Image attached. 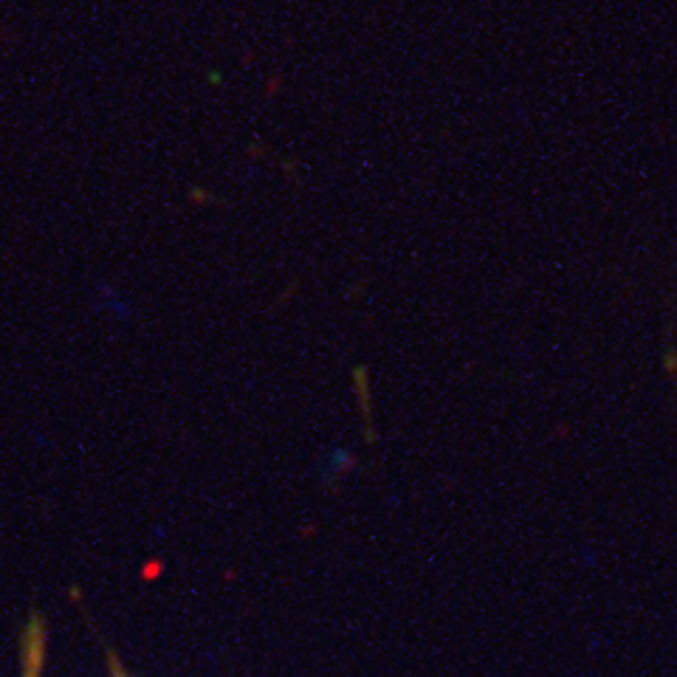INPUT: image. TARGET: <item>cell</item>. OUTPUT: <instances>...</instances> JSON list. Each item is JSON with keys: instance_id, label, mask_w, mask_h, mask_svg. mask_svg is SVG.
<instances>
[{"instance_id": "cell-1", "label": "cell", "mask_w": 677, "mask_h": 677, "mask_svg": "<svg viewBox=\"0 0 677 677\" xmlns=\"http://www.w3.org/2000/svg\"><path fill=\"white\" fill-rule=\"evenodd\" d=\"M26 677H37V669H28ZM116 677H124V675H122V672H119V675H116Z\"/></svg>"}]
</instances>
